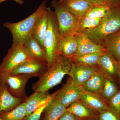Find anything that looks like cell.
Instances as JSON below:
<instances>
[{"label":"cell","mask_w":120,"mask_h":120,"mask_svg":"<svg viewBox=\"0 0 120 120\" xmlns=\"http://www.w3.org/2000/svg\"><path fill=\"white\" fill-rule=\"evenodd\" d=\"M58 90L52 94H49V91H35L27 97L24 101L26 104V116L40 108L45 103L51 101L56 98Z\"/></svg>","instance_id":"11"},{"label":"cell","mask_w":120,"mask_h":120,"mask_svg":"<svg viewBox=\"0 0 120 120\" xmlns=\"http://www.w3.org/2000/svg\"><path fill=\"white\" fill-rule=\"evenodd\" d=\"M120 31V4L113 7L98 26L83 33L93 42L102 45L110 37Z\"/></svg>","instance_id":"2"},{"label":"cell","mask_w":120,"mask_h":120,"mask_svg":"<svg viewBox=\"0 0 120 120\" xmlns=\"http://www.w3.org/2000/svg\"><path fill=\"white\" fill-rule=\"evenodd\" d=\"M67 111L71 112L79 120L98 118L99 112L87 106L80 99L67 107Z\"/></svg>","instance_id":"15"},{"label":"cell","mask_w":120,"mask_h":120,"mask_svg":"<svg viewBox=\"0 0 120 120\" xmlns=\"http://www.w3.org/2000/svg\"><path fill=\"white\" fill-rule=\"evenodd\" d=\"M106 52L118 61H120V31L109 38L102 44Z\"/></svg>","instance_id":"23"},{"label":"cell","mask_w":120,"mask_h":120,"mask_svg":"<svg viewBox=\"0 0 120 120\" xmlns=\"http://www.w3.org/2000/svg\"><path fill=\"white\" fill-rule=\"evenodd\" d=\"M32 76L27 74L12 75L11 73H0V80L7 85L9 93L13 97L24 101L27 98L26 86Z\"/></svg>","instance_id":"7"},{"label":"cell","mask_w":120,"mask_h":120,"mask_svg":"<svg viewBox=\"0 0 120 120\" xmlns=\"http://www.w3.org/2000/svg\"><path fill=\"white\" fill-rule=\"evenodd\" d=\"M58 2L70 13L79 17L85 16L94 5L90 0H60Z\"/></svg>","instance_id":"13"},{"label":"cell","mask_w":120,"mask_h":120,"mask_svg":"<svg viewBox=\"0 0 120 120\" xmlns=\"http://www.w3.org/2000/svg\"><path fill=\"white\" fill-rule=\"evenodd\" d=\"M23 102L9 93L5 83L0 80V114L9 112Z\"/></svg>","instance_id":"16"},{"label":"cell","mask_w":120,"mask_h":120,"mask_svg":"<svg viewBox=\"0 0 120 120\" xmlns=\"http://www.w3.org/2000/svg\"><path fill=\"white\" fill-rule=\"evenodd\" d=\"M49 69L48 63L45 61L30 58L13 69L12 75L27 74L33 77L40 78L45 75Z\"/></svg>","instance_id":"9"},{"label":"cell","mask_w":120,"mask_h":120,"mask_svg":"<svg viewBox=\"0 0 120 120\" xmlns=\"http://www.w3.org/2000/svg\"><path fill=\"white\" fill-rule=\"evenodd\" d=\"M118 5L120 4L112 3L94 5L90 9L85 16L91 18H104L113 7Z\"/></svg>","instance_id":"25"},{"label":"cell","mask_w":120,"mask_h":120,"mask_svg":"<svg viewBox=\"0 0 120 120\" xmlns=\"http://www.w3.org/2000/svg\"><path fill=\"white\" fill-rule=\"evenodd\" d=\"M75 37L78 44V49L74 56L95 53L107 52L103 45L93 42L83 33L76 34L75 35Z\"/></svg>","instance_id":"12"},{"label":"cell","mask_w":120,"mask_h":120,"mask_svg":"<svg viewBox=\"0 0 120 120\" xmlns=\"http://www.w3.org/2000/svg\"><path fill=\"white\" fill-rule=\"evenodd\" d=\"M103 19L85 16L79 17L76 29L75 34L83 33L86 30L95 28L101 24Z\"/></svg>","instance_id":"24"},{"label":"cell","mask_w":120,"mask_h":120,"mask_svg":"<svg viewBox=\"0 0 120 120\" xmlns=\"http://www.w3.org/2000/svg\"><path fill=\"white\" fill-rule=\"evenodd\" d=\"M78 49L77 41L73 35H68L61 39L58 47V54L71 58L75 55Z\"/></svg>","instance_id":"19"},{"label":"cell","mask_w":120,"mask_h":120,"mask_svg":"<svg viewBox=\"0 0 120 120\" xmlns=\"http://www.w3.org/2000/svg\"><path fill=\"white\" fill-rule=\"evenodd\" d=\"M47 27V8L35 23L32 31V35L44 49L43 41Z\"/></svg>","instance_id":"22"},{"label":"cell","mask_w":120,"mask_h":120,"mask_svg":"<svg viewBox=\"0 0 120 120\" xmlns=\"http://www.w3.org/2000/svg\"><path fill=\"white\" fill-rule=\"evenodd\" d=\"M0 120H1V118H0Z\"/></svg>","instance_id":"37"},{"label":"cell","mask_w":120,"mask_h":120,"mask_svg":"<svg viewBox=\"0 0 120 120\" xmlns=\"http://www.w3.org/2000/svg\"><path fill=\"white\" fill-rule=\"evenodd\" d=\"M57 120H79L71 112L66 111Z\"/></svg>","instance_id":"32"},{"label":"cell","mask_w":120,"mask_h":120,"mask_svg":"<svg viewBox=\"0 0 120 120\" xmlns=\"http://www.w3.org/2000/svg\"><path fill=\"white\" fill-rule=\"evenodd\" d=\"M119 62L107 52L102 54L99 58L98 66L107 77L114 81L117 79Z\"/></svg>","instance_id":"14"},{"label":"cell","mask_w":120,"mask_h":120,"mask_svg":"<svg viewBox=\"0 0 120 120\" xmlns=\"http://www.w3.org/2000/svg\"><path fill=\"white\" fill-rule=\"evenodd\" d=\"M100 120H120V115L111 109L100 112L99 116Z\"/></svg>","instance_id":"29"},{"label":"cell","mask_w":120,"mask_h":120,"mask_svg":"<svg viewBox=\"0 0 120 120\" xmlns=\"http://www.w3.org/2000/svg\"><path fill=\"white\" fill-rule=\"evenodd\" d=\"M71 64L70 58L58 54L45 75L32 84V90L34 92L49 91L60 84L64 76L70 71Z\"/></svg>","instance_id":"1"},{"label":"cell","mask_w":120,"mask_h":120,"mask_svg":"<svg viewBox=\"0 0 120 120\" xmlns=\"http://www.w3.org/2000/svg\"><path fill=\"white\" fill-rule=\"evenodd\" d=\"M30 58L23 45L12 44L0 64V73H11L19 65Z\"/></svg>","instance_id":"6"},{"label":"cell","mask_w":120,"mask_h":120,"mask_svg":"<svg viewBox=\"0 0 120 120\" xmlns=\"http://www.w3.org/2000/svg\"><path fill=\"white\" fill-rule=\"evenodd\" d=\"M84 91L85 90L82 86L75 84L69 77L66 83L58 90L56 98L67 108L72 103L79 100Z\"/></svg>","instance_id":"8"},{"label":"cell","mask_w":120,"mask_h":120,"mask_svg":"<svg viewBox=\"0 0 120 120\" xmlns=\"http://www.w3.org/2000/svg\"><path fill=\"white\" fill-rule=\"evenodd\" d=\"M99 120V117H98V118H91V119H88V120Z\"/></svg>","instance_id":"36"},{"label":"cell","mask_w":120,"mask_h":120,"mask_svg":"<svg viewBox=\"0 0 120 120\" xmlns=\"http://www.w3.org/2000/svg\"><path fill=\"white\" fill-rule=\"evenodd\" d=\"M105 52H106L88 54L74 56L70 59L72 62L77 64L90 66H98L100 56Z\"/></svg>","instance_id":"26"},{"label":"cell","mask_w":120,"mask_h":120,"mask_svg":"<svg viewBox=\"0 0 120 120\" xmlns=\"http://www.w3.org/2000/svg\"><path fill=\"white\" fill-rule=\"evenodd\" d=\"M107 77L101 70L96 72L82 85L85 91L101 94Z\"/></svg>","instance_id":"18"},{"label":"cell","mask_w":120,"mask_h":120,"mask_svg":"<svg viewBox=\"0 0 120 120\" xmlns=\"http://www.w3.org/2000/svg\"><path fill=\"white\" fill-rule=\"evenodd\" d=\"M80 100L87 106L99 112L106 110L111 109L108 101L103 98L101 94L85 91L82 94Z\"/></svg>","instance_id":"17"},{"label":"cell","mask_w":120,"mask_h":120,"mask_svg":"<svg viewBox=\"0 0 120 120\" xmlns=\"http://www.w3.org/2000/svg\"><path fill=\"white\" fill-rule=\"evenodd\" d=\"M119 65H118V72H117V77L118 82L120 85V61H118Z\"/></svg>","instance_id":"35"},{"label":"cell","mask_w":120,"mask_h":120,"mask_svg":"<svg viewBox=\"0 0 120 120\" xmlns=\"http://www.w3.org/2000/svg\"><path fill=\"white\" fill-rule=\"evenodd\" d=\"M40 120H41V119H40Z\"/></svg>","instance_id":"38"},{"label":"cell","mask_w":120,"mask_h":120,"mask_svg":"<svg viewBox=\"0 0 120 120\" xmlns=\"http://www.w3.org/2000/svg\"><path fill=\"white\" fill-rule=\"evenodd\" d=\"M93 4L98 5L108 3H112L117 4H120V0H90Z\"/></svg>","instance_id":"33"},{"label":"cell","mask_w":120,"mask_h":120,"mask_svg":"<svg viewBox=\"0 0 120 120\" xmlns=\"http://www.w3.org/2000/svg\"><path fill=\"white\" fill-rule=\"evenodd\" d=\"M24 46L31 58L47 62V56L43 49L32 35L24 43Z\"/></svg>","instance_id":"20"},{"label":"cell","mask_w":120,"mask_h":120,"mask_svg":"<svg viewBox=\"0 0 120 120\" xmlns=\"http://www.w3.org/2000/svg\"><path fill=\"white\" fill-rule=\"evenodd\" d=\"M46 3V0L42 1L33 14L23 20L16 23L7 22L3 24L4 27L8 29L11 34L13 45H23L32 35L35 23L47 8Z\"/></svg>","instance_id":"3"},{"label":"cell","mask_w":120,"mask_h":120,"mask_svg":"<svg viewBox=\"0 0 120 120\" xmlns=\"http://www.w3.org/2000/svg\"><path fill=\"white\" fill-rule=\"evenodd\" d=\"M7 0H0V4L2 2ZM12 0L14 1L20 5H22L24 4L23 1V0Z\"/></svg>","instance_id":"34"},{"label":"cell","mask_w":120,"mask_h":120,"mask_svg":"<svg viewBox=\"0 0 120 120\" xmlns=\"http://www.w3.org/2000/svg\"><path fill=\"white\" fill-rule=\"evenodd\" d=\"M108 103L110 109L120 115V89Z\"/></svg>","instance_id":"30"},{"label":"cell","mask_w":120,"mask_h":120,"mask_svg":"<svg viewBox=\"0 0 120 120\" xmlns=\"http://www.w3.org/2000/svg\"><path fill=\"white\" fill-rule=\"evenodd\" d=\"M26 104L24 101L9 112L0 114L1 120H22L26 116Z\"/></svg>","instance_id":"27"},{"label":"cell","mask_w":120,"mask_h":120,"mask_svg":"<svg viewBox=\"0 0 120 120\" xmlns=\"http://www.w3.org/2000/svg\"><path fill=\"white\" fill-rule=\"evenodd\" d=\"M99 70L98 66H87L72 62L71 69L67 75L75 84L82 86L93 74Z\"/></svg>","instance_id":"10"},{"label":"cell","mask_w":120,"mask_h":120,"mask_svg":"<svg viewBox=\"0 0 120 120\" xmlns=\"http://www.w3.org/2000/svg\"><path fill=\"white\" fill-rule=\"evenodd\" d=\"M51 7L54 9L56 16L60 40L68 35H75L79 17L70 13L57 0L52 1Z\"/></svg>","instance_id":"5"},{"label":"cell","mask_w":120,"mask_h":120,"mask_svg":"<svg viewBox=\"0 0 120 120\" xmlns=\"http://www.w3.org/2000/svg\"><path fill=\"white\" fill-rule=\"evenodd\" d=\"M64 107L56 98L46 107L42 112L41 120H57L67 111Z\"/></svg>","instance_id":"21"},{"label":"cell","mask_w":120,"mask_h":120,"mask_svg":"<svg viewBox=\"0 0 120 120\" xmlns=\"http://www.w3.org/2000/svg\"><path fill=\"white\" fill-rule=\"evenodd\" d=\"M47 27L44 37L43 44L47 56L49 68L52 66L58 54L60 39L56 16L50 7L47 8Z\"/></svg>","instance_id":"4"},{"label":"cell","mask_w":120,"mask_h":120,"mask_svg":"<svg viewBox=\"0 0 120 120\" xmlns=\"http://www.w3.org/2000/svg\"><path fill=\"white\" fill-rule=\"evenodd\" d=\"M51 101L45 103L30 115L26 116L22 120H40L43 111Z\"/></svg>","instance_id":"31"},{"label":"cell","mask_w":120,"mask_h":120,"mask_svg":"<svg viewBox=\"0 0 120 120\" xmlns=\"http://www.w3.org/2000/svg\"><path fill=\"white\" fill-rule=\"evenodd\" d=\"M119 90L115 81L107 77L101 94L103 98L109 102L116 94Z\"/></svg>","instance_id":"28"}]
</instances>
